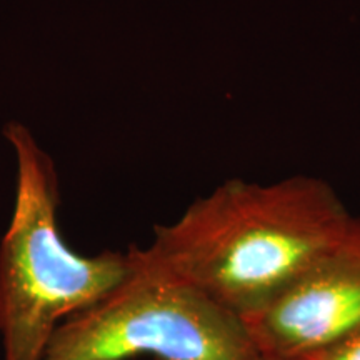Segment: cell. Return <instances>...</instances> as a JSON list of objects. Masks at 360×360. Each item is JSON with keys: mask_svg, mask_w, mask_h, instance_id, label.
Returning <instances> with one entry per match:
<instances>
[{"mask_svg": "<svg viewBox=\"0 0 360 360\" xmlns=\"http://www.w3.org/2000/svg\"><path fill=\"white\" fill-rule=\"evenodd\" d=\"M321 179L227 180L175 222L157 225L143 254L245 319L265 307L339 242L352 222Z\"/></svg>", "mask_w": 360, "mask_h": 360, "instance_id": "cell-1", "label": "cell"}, {"mask_svg": "<svg viewBox=\"0 0 360 360\" xmlns=\"http://www.w3.org/2000/svg\"><path fill=\"white\" fill-rule=\"evenodd\" d=\"M4 135L17 160L15 204L0 240L2 360H42L58 327L105 299L127 278L129 252L77 254L58 231V180L30 130Z\"/></svg>", "mask_w": 360, "mask_h": 360, "instance_id": "cell-2", "label": "cell"}, {"mask_svg": "<svg viewBox=\"0 0 360 360\" xmlns=\"http://www.w3.org/2000/svg\"><path fill=\"white\" fill-rule=\"evenodd\" d=\"M130 272L67 319L42 360H259L244 322L130 247Z\"/></svg>", "mask_w": 360, "mask_h": 360, "instance_id": "cell-3", "label": "cell"}, {"mask_svg": "<svg viewBox=\"0 0 360 360\" xmlns=\"http://www.w3.org/2000/svg\"><path fill=\"white\" fill-rule=\"evenodd\" d=\"M259 359L310 360L360 328V219L276 299L242 319Z\"/></svg>", "mask_w": 360, "mask_h": 360, "instance_id": "cell-4", "label": "cell"}, {"mask_svg": "<svg viewBox=\"0 0 360 360\" xmlns=\"http://www.w3.org/2000/svg\"><path fill=\"white\" fill-rule=\"evenodd\" d=\"M310 360H360V328L340 344Z\"/></svg>", "mask_w": 360, "mask_h": 360, "instance_id": "cell-5", "label": "cell"}, {"mask_svg": "<svg viewBox=\"0 0 360 360\" xmlns=\"http://www.w3.org/2000/svg\"><path fill=\"white\" fill-rule=\"evenodd\" d=\"M259 360H262V359H259Z\"/></svg>", "mask_w": 360, "mask_h": 360, "instance_id": "cell-6", "label": "cell"}]
</instances>
